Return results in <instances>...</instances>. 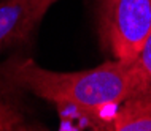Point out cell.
Wrapping results in <instances>:
<instances>
[{
    "label": "cell",
    "mask_w": 151,
    "mask_h": 131,
    "mask_svg": "<svg viewBox=\"0 0 151 131\" xmlns=\"http://www.w3.org/2000/svg\"><path fill=\"white\" fill-rule=\"evenodd\" d=\"M0 81L62 109L84 114L104 130L107 114L130 96V62L110 60L89 69L52 71L27 57H10L0 63Z\"/></svg>",
    "instance_id": "cell-1"
},
{
    "label": "cell",
    "mask_w": 151,
    "mask_h": 131,
    "mask_svg": "<svg viewBox=\"0 0 151 131\" xmlns=\"http://www.w3.org/2000/svg\"><path fill=\"white\" fill-rule=\"evenodd\" d=\"M99 32L113 59L134 62L151 35V0H99Z\"/></svg>",
    "instance_id": "cell-2"
},
{
    "label": "cell",
    "mask_w": 151,
    "mask_h": 131,
    "mask_svg": "<svg viewBox=\"0 0 151 131\" xmlns=\"http://www.w3.org/2000/svg\"><path fill=\"white\" fill-rule=\"evenodd\" d=\"M58 0H0V54L30 41Z\"/></svg>",
    "instance_id": "cell-3"
},
{
    "label": "cell",
    "mask_w": 151,
    "mask_h": 131,
    "mask_svg": "<svg viewBox=\"0 0 151 131\" xmlns=\"http://www.w3.org/2000/svg\"><path fill=\"white\" fill-rule=\"evenodd\" d=\"M105 130L151 131V101L126 98L108 117Z\"/></svg>",
    "instance_id": "cell-4"
},
{
    "label": "cell",
    "mask_w": 151,
    "mask_h": 131,
    "mask_svg": "<svg viewBox=\"0 0 151 131\" xmlns=\"http://www.w3.org/2000/svg\"><path fill=\"white\" fill-rule=\"evenodd\" d=\"M130 96L151 101V35L138 52L137 59L130 62Z\"/></svg>",
    "instance_id": "cell-5"
},
{
    "label": "cell",
    "mask_w": 151,
    "mask_h": 131,
    "mask_svg": "<svg viewBox=\"0 0 151 131\" xmlns=\"http://www.w3.org/2000/svg\"><path fill=\"white\" fill-rule=\"evenodd\" d=\"M14 130H32L26 118L16 108L8 104L0 96V131H14Z\"/></svg>",
    "instance_id": "cell-6"
}]
</instances>
